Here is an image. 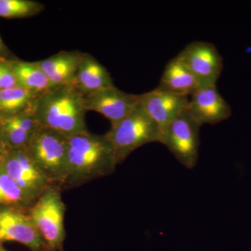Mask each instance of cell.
Wrapping results in <instances>:
<instances>
[{"mask_svg": "<svg viewBox=\"0 0 251 251\" xmlns=\"http://www.w3.org/2000/svg\"><path fill=\"white\" fill-rule=\"evenodd\" d=\"M118 166L105 135L80 132L68 138L67 169L62 188H74L112 175Z\"/></svg>", "mask_w": 251, "mask_h": 251, "instance_id": "6da1fadb", "label": "cell"}, {"mask_svg": "<svg viewBox=\"0 0 251 251\" xmlns=\"http://www.w3.org/2000/svg\"><path fill=\"white\" fill-rule=\"evenodd\" d=\"M85 95L74 85L57 86L40 94L34 115L40 126L72 136L87 130Z\"/></svg>", "mask_w": 251, "mask_h": 251, "instance_id": "7a4b0ae2", "label": "cell"}, {"mask_svg": "<svg viewBox=\"0 0 251 251\" xmlns=\"http://www.w3.org/2000/svg\"><path fill=\"white\" fill-rule=\"evenodd\" d=\"M161 130L138 103L128 116L111 128L105 136L111 144L117 165L123 163L137 149L149 143H160Z\"/></svg>", "mask_w": 251, "mask_h": 251, "instance_id": "3957f363", "label": "cell"}, {"mask_svg": "<svg viewBox=\"0 0 251 251\" xmlns=\"http://www.w3.org/2000/svg\"><path fill=\"white\" fill-rule=\"evenodd\" d=\"M27 212L48 250L62 251L66 238V206L61 188L54 185L49 186L29 206Z\"/></svg>", "mask_w": 251, "mask_h": 251, "instance_id": "277c9868", "label": "cell"}, {"mask_svg": "<svg viewBox=\"0 0 251 251\" xmlns=\"http://www.w3.org/2000/svg\"><path fill=\"white\" fill-rule=\"evenodd\" d=\"M26 149L51 184L61 188L67 169V137L40 126L31 136Z\"/></svg>", "mask_w": 251, "mask_h": 251, "instance_id": "5b68a950", "label": "cell"}, {"mask_svg": "<svg viewBox=\"0 0 251 251\" xmlns=\"http://www.w3.org/2000/svg\"><path fill=\"white\" fill-rule=\"evenodd\" d=\"M201 126L187 109L161 130L160 143L188 169L197 166Z\"/></svg>", "mask_w": 251, "mask_h": 251, "instance_id": "8992f818", "label": "cell"}, {"mask_svg": "<svg viewBox=\"0 0 251 251\" xmlns=\"http://www.w3.org/2000/svg\"><path fill=\"white\" fill-rule=\"evenodd\" d=\"M2 168L32 203L52 185L26 148L11 149Z\"/></svg>", "mask_w": 251, "mask_h": 251, "instance_id": "52a82bcc", "label": "cell"}, {"mask_svg": "<svg viewBox=\"0 0 251 251\" xmlns=\"http://www.w3.org/2000/svg\"><path fill=\"white\" fill-rule=\"evenodd\" d=\"M176 56L192 72L201 87L216 86L224 69V59L214 44L193 41Z\"/></svg>", "mask_w": 251, "mask_h": 251, "instance_id": "ba28073f", "label": "cell"}, {"mask_svg": "<svg viewBox=\"0 0 251 251\" xmlns=\"http://www.w3.org/2000/svg\"><path fill=\"white\" fill-rule=\"evenodd\" d=\"M16 242L31 251H49L27 209L0 206V242Z\"/></svg>", "mask_w": 251, "mask_h": 251, "instance_id": "9c48e42d", "label": "cell"}, {"mask_svg": "<svg viewBox=\"0 0 251 251\" xmlns=\"http://www.w3.org/2000/svg\"><path fill=\"white\" fill-rule=\"evenodd\" d=\"M85 98L87 111L100 113L108 119L111 126L128 116L138 104V95L123 92L115 86L85 96Z\"/></svg>", "mask_w": 251, "mask_h": 251, "instance_id": "30bf717a", "label": "cell"}, {"mask_svg": "<svg viewBox=\"0 0 251 251\" xmlns=\"http://www.w3.org/2000/svg\"><path fill=\"white\" fill-rule=\"evenodd\" d=\"M189 97L155 88L138 95V103L161 130L188 109Z\"/></svg>", "mask_w": 251, "mask_h": 251, "instance_id": "8fae6325", "label": "cell"}, {"mask_svg": "<svg viewBox=\"0 0 251 251\" xmlns=\"http://www.w3.org/2000/svg\"><path fill=\"white\" fill-rule=\"evenodd\" d=\"M188 111L201 126L216 125L227 120L232 113L216 86L200 87L189 97Z\"/></svg>", "mask_w": 251, "mask_h": 251, "instance_id": "7c38bea8", "label": "cell"}, {"mask_svg": "<svg viewBox=\"0 0 251 251\" xmlns=\"http://www.w3.org/2000/svg\"><path fill=\"white\" fill-rule=\"evenodd\" d=\"M74 85L85 96L115 86L106 68L89 53L82 54Z\"/></svg>", "mask_w": 251, "mask_h": 251, "instance_id": "4fadbf2b", "label": "cell"}, {"mask_svg": "<svg viewBox=\"0 0 251 251\" xmlns=\"http://www.w3.org/2000/svg\"><path fill=\"white\" fill-rule=\"evenodd\" d=\"M82 54L78 51H62L37 64L56 87L74 85Z\"/></svg>", "mask_w": 251, "mask_h": 251, "instance_id": "5bb4252c", "label": "cell"}, {"mask_svg": "<svg viewBox=\"0 0 251 251\" xmlns=\"http://www.w3.org/2000/svg\"><path fill=\"white\" fill-rule=\"evenodd\" d=\"M200 87L201 85L192 72L176 56L166 64L156 88L190 97Z\"/></svg>", "mask_w": 251, "mask_h": 251, "instance_id": "9a60e30c", "label": "cell"}, {"mask_svg": "<svg viewBox=\"0 0 251 251\" xmlns=\"http://www.w3.org/2000/svg\"><path fill=\"white\" fill-rule=\"evenodd\" d=\"M39 127L34 112L0 117V134L11 149L26 148Z\"/></svg>", "mask_w": 251, "mask_h": 251, "instance_id": "2e32d148", "label": "cell"}, {"mask_svg": "<svg viewBox=\"0 0 251 251\" xmlns=\"http://www.w3.org/2000/svg\"><path fill=\"white\" fill-rule=\"evenodd\" d=\"M17 80L18 85L26 90L40 94L52 90L56 86L41 70L37 62L7 59Z\"/></svg>", "mask_w": 251, "mask_h": 251, "instance_id": "e0dca14e", "label": "cell"}, {"mask_svg": "<svg viewBox=\"0 0 251 251\" xmlns=\"http://www.w3.org/2000/svg\"><path fill=\"white\" fill-rule=\"evenodd\" d=\"M39 94L21 86L0 90V117H10L34 112Z\"/></svg>", "mask_w": 251, "mask_h": 251, "instance_id": "ac0fdd59", "label": "cell"}, {"mask_svg": "<svg viewBox=\"0 0 251 251\" xmlns=\"http://www.w3.org/2000/svg\"><path fill=\"white\" fill-rule=\"evenodd\" d=\"M32 204L16 181L1 167L0 168V206H17L28 209Z\"/></svg>", "mask_w": 251, "mask_h": 251, "instance_id": "d6986e66", "label": "cell"}, {"mask_svg": "<svg viewBox=\"0 0 251 251\" xmlns=\"http://www.w3.org/2000/svg\"><path fill=\"white\" fill-rule=\"evenodd\" d=\"M44 5L31 0H0V17L24 18L32 17L44 10Z\"/></svg>", "mask_w": 251, "mask_h": 251, "instance_id": "ffe728a7", "label": "cell"}, {"mask_svg": "<svg viewBox=\"0 0 251 251\" xmlns=\"http://www.w3.org/2000/svg\"><path fill=\"white\" fill-rule=\"evenodd\" d=\"M16 86H18V82L7 59H0V90H6Z\"/></svg>", "mask_w": 251, "mask_h": 251, "instance_id": "44dd1931", "label": "cell"}, {"mask_svg": "<svg viewBox=\"0 0 251 251\" xmlns=\"http://www.w3.org/2000/svg\"><path fill=\"white\" fill-rule=\"evenodd\" d=\"M11 150V149L0 134V168L4 165Z\"/></svg>", "mask_w": 251, "mask_h": 251, "instance_id": "7402d4cb", "label": "cell"}, {"mask_svg": "<svg viewBox=\"0 0 251 251\" xmlns=\"http://www.w3.org/2000/svg\"><path fill=\"white\" fill-rule=\"evenodd\" d=\"M4 45L3 44V41L1 40V38H0V59H3V60H6L4 58Z\"/></svg>", "mask_w": 251, "mask_h": 251, "instance_id": "603a6c76", "label": "cell"}, {"mask_svg": "<svg viewBox=\"0 0 251 251\" xmlns=\"http://www.w3.org/2000/svg\"><path fill=\"white\" fill-rule=\"evenodd\" d=\"M0 251H6V249H5L4 247H1V248H0Z\"/></svg>", "mask_w": 251, "mask_h": 251, "instance_id": "cb8c5ba5", "label": "cell"}, {"mask_svg": "<svg viewBox=\"0 0 251 251\" xmlns=\"http://www.w3.org/2000/svg\"><path fill=\"white\" fill-rule=\"evenodd\" d=\"M2 244H3L2 243L0 242V248H1V247H3Z\"/></svg>", "mask_w": 251, "mask_h": 251, "instance_id": "d4e9b609", "label": "cell"}, {"mask_svg": "<svg viewBox=\"0 0 251 251\" xmlns=\"http://www.w3.org/2000/svg\"></svg>", "mask_w": 251, "mask_h": 251, "instance_id": "484cf974", "label": "cell"}]
</instances>
